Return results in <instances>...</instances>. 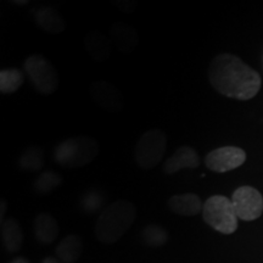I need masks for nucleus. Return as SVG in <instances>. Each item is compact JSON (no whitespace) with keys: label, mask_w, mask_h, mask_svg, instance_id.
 Listing matches in <instances>:
<instances>
[{"label":"nucleus","mask_w":263,"mask_h":263,"mask_svg":"<svg viewBox=\"0 0 263 263\" xmlns=\"http://www.w3.org/2000/svg\"><path fill=\"white\" fill-rule=\"evenodd\" d=\"M140 238L150 248H161L168 241V232L159 224H147L141 230Z\"/></svg>","instance_id":"412c9836"},{"label":"nucleus","mask_w":263,"mask_h":263,"mask_svg":"<svg viewBox=\"0 0 263 263\" xmlns=\"http://www.w3.org/2000/svg\"><path fill=\"white\" fill-rule=\"evenodd\" d=\"M32 12L35 24L43 31L51 33V34H60L66 29L65 20L52 6L41 5Z\"/></svg>","instance_id":"ddd939ff"},{"label":"nucleus","mask_w":263,"mask_h":263,"mask_svg":"<svg viewBox=\"0 0 263 263\" xmlns=\"http://www.w3.org/2000/svg\"><path fill=\"white\" fill-rule=\"evenodd\" d=\"M209 81L219 94L236 100H250L261 89L257 71L233 54H219L209 65Z\"/></svg>","instance_id":"f257e3e1"},{"label":"nucleus","mask_w":263,"mask_h":263,"mask_svg":"<svg viewBox=\"0 0 263 263\" xmlns=\"http://www.w3.org/2000/svg\"><path fill=\"white\" fill-rule=\"evenodd\" d=\"M99 153L97 140L87 136L68 138L55 146L52 157L59 166L80 168L93 162Z\"/></svg>","instance_id":"7ed1b4c3"},{"label":"nucleus","mask_w":263,"mask_h":263,"mask_svg":"<svg viewBox=\"0 0 263 263\" xmlns=\"http://www.w3.org/2000/svg\"><path fill=\"white\" fill-rule=\"evenodd\" d=\"M62 183V177L58 172L51 170L43 171L39 173L37 179L33 183V190L41 195H45V194H50L54 192L58 186H60Z\"/></svg>","instance_id":"aec40b11"},{"label":"nucleus","mask_w":263,"mask_h":263,"mask_svg":"<svg viewBox=\"0 0 263 263\" xmlns=\"http://www.w3.org/2000/svg\"><path fill=\"white\" fill-rule=\"evenodd\" d=\"M55 254L62 263H76L83 254V241L78 235H67L59 242Z\"/></svg>","instance_id":"dca6fc26"},{"label":"nucleus","mask_w":263,"mask_h":263,"mask_svg":"<svg viewBox=\"0 0 263 263\" xmlns=\"http://www.w3.org/2000/svg\"><path fill=\"white\" fill-rule=\"evenodd\" d=\"M2 241L8 252H16L24 244V233L15 218H8L2 222Z\"/></svg>","instance_id":"f3484780"},{"label":"nucleus","mask_w":263,"mask_h":263,"mask_svg":"<svg viewBox=\"0 0 263 263\" xmlns=\"http://www.w3.org/2000/svg\"><path fill=\"white\" fill-rule=\"evenodd\" d=\"M10 263H29V261L25 257H16L15 259H12Z\"/></svg>","instance_id":"a878e982"},{"label":"nucleus","mask_w":263,"mask_h":263,"mask_svg":"<svg viewBox=\"0 0 263 263\" xmlns=\"http://www.w3.org/2000/svg\"><path fill=\"white\" fill-rule=\"evenodd\" d=\"M110 39L117 50L122 54H130L139 43V35L136 28L123 22H115L111 25Z\"/></svg>","instance_id":"9b49d317"},{"label":"nucleus","mask_w":263,"mask_h":263,"mask_svg":"<svg viewBox=\"0 0 263 263\" xmlns=\"http://www.w3.org/2000/svg\"><path fill=\"white\" fill-rule=\"evenodd\" d=\"M246 161V153L236 146H222L210 151L205 157V164L210 171L224 173L241 166Z\"/></svg>","instance_id":"6e6552de"},{"label":"nucleus","mask_w":263,"mask_h":263,"mask_svg":"<svg viewBox=\"0 0 263 263\" xmlns=\"http://www.w3.org/2000/svg\"><path fill=\"white\" fill-rule=\"evenodd\" d=\"M24 68L29 82L38 93L50 95L57 91L59 87L58 72L47 58L39 54L31 55L25 60Z\"/></svg>","instance_id":"39448f33"},{"label":"nucleus","mask_w":263,"mask_h":263,"mask_svg":"<svg viewBox=\"0 0 263 263\" xmlns=\"http://www.w3.org/2000/svg\"><path fill=\"white\" fill-rule=\"evenodd\" d=\"M200 160L199 154L194 147L190 146H180L172 156L168 157L163 163V172L164 174H174L178 173L182 170L189 168V170H195L200 166Z\"/></svg>","instance_id":"9d476101"},{"label":"nucleus","mask_w":263,"mask_h":263,"mask_svg":"<svg viewBox=\"0 0 263 263\" xmlns=\"http://www.w3.org/2000/svg\"><path fill=\"white\" fill-rule=\"evenodd\" d=\"M25 82L24 72L18 68H6L0 72V91L12 94L22 87Z\"/></svg>","instance_id":"6ab92c4d"},{"label":"nucleus","mask_w":263,"mask_h":263,"mask_svg":"<svg viewBox=\"0 0 263 263\" xmlns=\"http://www.w3.org/2000/svg\"><path fill=\"white\" fill-rule=\"evenodd\" d=\"M167 147V137L161 129L145 132L138 140L134 159L139 167L144 170L155 168L161 162Z\"/></svg>","instance_id":"423d86ee"},{"label":"nucleus","mask_w":263,"mask_h":263,"mask_svg":"<svg viewBox=\"0 0 263 263\" xmlns=\"http://www.w3.org/2000/svg\"><path fill=\"white\" fill-rule=\"evenodd\" d=\"M34 235L41 244L49 245L55 241L59 235V226L57 219L49 213H39L34 218Z\"/></svg>","instance_id":"2eb2a0df"},{"label":"nucleus","mask_w":263,"mask_h":263,"mask_svg":"<svg viewBox=\"0 0 263 263\" xmlns=\"http://www.w3.org/2000/svg\"><path fill=\"white\" fill-rule=\"evenodd\" d=\"M105 196L104 194L98 189H89L82 194L80 199V206L82 211L88 215H94L99 211H103L105 209Z\"/></svg>","instance_id":"4be33fe9"},{"label":"nucleus","mask_w":263,"mask_h":263,"mask_svg":"<svg viewBox=\"0 0 263 263\" xmlns=\"http://www.w3.org/2000/svg\"><path fill=\"white\" fill-rule=\"evenodd\" d=\"M90 98L93 101L107 112L117 114L124 106L122 93L116 85L107 81H95L89 88Z\"/></svg>","instance_id":"1a4fd4ad"},{"label":"nucleus","mask_w":263,"mask_h":263,"mask_svg":"<svg viewBox=\"0 0 263 263\" xmlns=\"http://www.w3.org/2000/svg\"><path fill=\"white\" fill-rule=\"evenodd\" d=\"M167 206L173 213L179 216H196L202 211V202L200 197L194 193H186L182 195H173L167 201Z\"/></svg>","instance_id":"4468645a"},{"label":"nucleus","mask_w":263,"mask_h":263,"mask_svg":"<svg viewBox=\"0 0 263 263\" xmlns=\"http://www.w3.org/2000/svg\"><path fill=\"white\" fill-rule=\"evenodd\" d=\"M6 207H8L6 200H2V202H0V209H2V211H0V217H2V222L4 221V213L6 212Z\"/></svg>","instance_id":"b1692460"},{"label":"nucleus","mask_w":263,"mask_h":263,"mask_svg":"<svg viewBox=\"0 0 263 263\" xmlns=\"http://www.w3.org/2000/svg\"><path fill=\"white\" fill-rule=\"evenodd\" d=\"M136 216V206L127 200L110 203L98 217L94 228L95 236L103 244H115L130 229Z\"/></svg>","instance_id":"f03ea898"},{"label":"nucleus","mask_w":263,"mask_h":263,"mask_svg":"<svg viewBox=\"0 0 263 263\" xmlns=\"http://www.w3.org/2000/svg\"><path fill=\"white\" fill-rule=\"evenodd\" d=\"M236 216L242 221H255L263 213V196L252 186H240L232 196Z\"/></svg>","instance_id":"0eeeda50"},{"label":"nucleus","mask_w":263,"mask_h":263,"mask_svg":"<svg viewBox=\"0 0 263 263\" xmlns=\"http://www.w3.org/2000/svg\"><path fill=\"white\" fill-rule=\"evenodd\" d=\"M202 217L210 227L222 234H233L238 229V216L232 199L223 195H213L206 200L202 207Z\"/></svg>","instance_id":"20e7f679"},{"label":"nucleus","mask_w":263,"mask_h":263,"mask_svg":"<svg viewBox=\"0 0 263 263\" xmlns=\"http://www.w3.org/2000/svg\"><path fill=\"white\" fill-rule=\"evenodd\" d=\"M42 263H62L58 257H45Z\"/></svg>","instance_id":"393cba45"},{"label":"nucleus","mask_w":263,"mask_h":263,"mask_svg":"<svg viewBox=\"0 0 263 263\" xmlns=\"http://www.w3.org/2000/svg\"><path fill=\"white\" fill-rule=\"evenodd\" d=\"M112 5L123 14H132L137 9L136 3L130 2V0H116V2H112Z\"/></svg>","instance_id":"5701e85b"},{"label":"nucleus","mask_w":263,"mask_h":263,"mask_svg":"<svg viewBox=\"0 0 263 263\" xmlns=\"http://www.w3.org/2000/svg\"><path fill=\"white\" fill-rule=\"evenodd\" d=\"M15 4H16V5H20V6H21V5H26V4H28V2H27V0H20V2H15Z\"/></svg>","instance_id":"bb28decb"},{"label":"nucleus","mask_w":263,"mask_h":263,"mask_svg":"<svg viewBox=\"0 0 263 263\" xmlns=\"http://www.w3.org/2000/svg\"><path fill=\"white\" fill-rule=\"evenodd\" d=\"M45 164L44 150L39 146H31L21 154L18 159V167L26 172L41 171Z\"/></svg>","instance_id":"a211bd4d"},{"label":"nucleus","mask_w":263,"mask_h":263,"mask_svg":"<svg viewBox=\"0 0 263 263\" xmlns=\"http://www.w3.org/2000/svg\"><path fill=\"white\" fill-rule=\"evenodd\" d=\"M83 45L88 55L97 62H105L112 54V42L106 34L99 31L88 32Z\"/></svg>","instance_id":"f8f14e48"}]
</instances>
